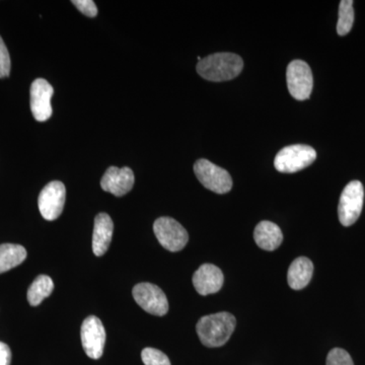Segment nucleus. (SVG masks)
Wrapping results in <instances>:
<instances>
[{"label":"nucleus","instance_id":"nucleus-4","mask_svg":"<svg viewBox=\"0 0 365 365\" xmlns=\"http://www.w3.org/2000/svg\"><path fill=\"white\" fill-rule=\"evenodd\" d=\"M364 189L359 181L350 182L343 190L340 197L338 215L341 225L350 227L354 225L361 215L364 207Z\"/></svg>","mask_w":365,"mask_h":365},{"label":"nucleus","instance_id":"nucleus-17","mask_svg":"<svg viewBox=\"0 0 365 365\" xmlns=\"http://www.w3.org/2000/svg\"><path fill=\"white\" fill-rule=\"evenodd\" d=\"M26 258L23 246L14 244L0 245V274L21 265Z\"/></svg>","mask_w":365,"mask_h":365},{"label":"nucleus","instance_id":"nucleus-6","mask_svg":"<svg viewBox=\"0 0 365 365\" xmlns=\"http://www.w3.org/2000/svg\"><path fill=\"white\" fill-rule=\"evenodd\" d=\"M153 232L158 241L168 251H182L188 244V232L174 218H158L153 225Z\"/></svg>","mask_w":365,"mask_h":365},{"label":"nucleus","instance_id":"nucleus-8","mask_svg":"<svg viewBox=\"0 0 365 365\" xmlns=\"http://www.w3.org/2000/svg\"><path fill=\"white\" fill-rule=\"evenodd\" d=\"M134 299L141 309L153 316L163 317L169 311V302L165 292L157 285L144 282L132 290Z\"/></svg>","mask_w":365,"mask_h":365},{"label":"nucleus","instance_id":"nucleus-15","mask_svg":"<svg viewBox=\"0 0 365 365\" xmlns=\"http://www.w3.org/2000/svg\"><path fill=\"white\" fill-rule=\"evenodd\" d=\"M313 262L306 257L295 259L288 269L287 282L294 290L304 289L313 277Z\"/></svg>","mask_w":365,"mask_h":365},{"label":"nucleus","instance_id":"nucleus-16","mask_svg":"<svg viewBox=\"0 0 365 365\" xmlns=\"http://www.w3.org/2000/svg\"><path fill=\"white\" fill-rule=\"evenodd\" d=\"M254 239L261 249L265 251H274L282 244L283 235L277 225L265 220L257 225L255 228Z\"/></svg>","mask_w":365,"mask_h":365},{"label":"nucleus","instance_id":"nucleus-23","mask_svg":"<svg viewBox=\"0 0 365 365\" xmlns=\"http://www.w3.org/2000/svg\"><path fill=\"white\" fill-rule=\"evenodd\" d=\"M72 4L81 11V14L88 16V18H95L98 14L97 6L93 0H73Z\"/></svg>","mask_w":365,"mask_h":365},{"label":"nucleus","instance_id":"nucleus-9","mask_svg":"<svg viewBox=\"0 0 365 365\" xmlns=\"http://www.w3.org/2000/svg\"><path fill=\"white\" fill-rule=\"evenodd\" d=\"M66 189L63 182L53 181L41 191L39 210L46 220H55L61 215L66 204Z\"/></svg>","mask_w":365,"mask_h":365},{"label":"nucleus","instance_id":"nucleus-19","mask_svg":"<svg viewBox=\"0 0 365 365\" xmlns=\"http://www.w3.org/2000/svg\"><path fill=\"white\" fill-rule=\"evenodd\" d=\"M353 23H354L353 1L352 0H342L339 6V20L337 24L338 35H347L351 31Z\"/></svg>","mask_w":365,"mask_h":365},{"label":"nucleus","instance_id":"nucleus-1","mask_svg":"<svg viewBox=\"0 0 365 365\" xmlns=\"http://www.w3.org/2000/svg\"><path fill=\"white\" fill-rule=\"evenodd\" d=\"M244 68L242 57L234 53H215L201 59L197 64V72L206 81L220 83L232 81Z\"/></svg>","mask_w":365,"mask_h":365},{"label":"nucleus","instance_id":"nucleus-11","mask_svg":"<svg viewBox=\"0 0 365 365\" xmlns=\"http://www.w3.org/2000/svg\"><path fill=\"white\" fill-rule=\"evenodd\" d=\"M52 86L43 78L36 79L31 86V110L37 121H47L52 115Z\"/></svg>","mask_w":365,"mask_h":365},{"label":"nucleus","instance_id":"nucleus-13","mask_svg":"<svg viewBox=\"0 0 365 365\" xmlns=\"http://www.w3.org/2000/svg\"><path fill=\"white\" fill-rule=\"evenodd\" d=\"M222 271L212 264H203L193 275V285L199 294H216L223 285Z\"/></svg>","mask_w":365,"mask_h":365},{"label":"nucleus","instance_id":"nucleus-21","mask_svg":"<svg viewBox=\"0 0 365 365\" xmlns=\"http://www.w3.org/2000/svg\"><path fill=\"white\" fill-rule=\"evenodd\" d=\"M327 365H354L349 353L341 348H334L327 357Z\"/></svg>","mask_w":365,"mask_h":365},{"label":"nucleus","instance_id":"nucleus-24","mask_svg":"<svg viewBox=\"0 0 365 365\" xmlns=\"http://www.w3.org/2000/svg\"><path fill=\"white\" fill-rule=\"evenodd\" d=\"M11 351L6 343L0 342V365H11Z\"/></svg>","mask_w":365,"mask_h":365},{"label":"nucleus","instance_id":"nucleus-7","mask_svg":"<svg viewBox=\"0 0 365 365\" xmlns=\"http://www.w3.org/2000/svg\"><path fill=\"white\" fill-rule=\"evenodd\" d=\"M287 88L290 95L297 101H306L311 97L314 78L311 67L302 60L290 62L287 71Z\"/></svg>","mask_w":365,"mask_h":365},{"label":"nucleus","instance_id":"nucleus-5","mask_svg":"<svg viewBox=\"0 0 365 365\" xmlns=\"http://www.w3.org/2000/svg\"><path fill=\"white\" fill-rule=\"evenodd\" d=\"M197 179L206 189L217 194L228 193L232 188V179L227 170L207 160H197L194 165Z\"/></svg>","mask_w":365,"mask_h":365},{"label":"nucleus","instance_id":"nucleus-10","mask_svg":"<svg viewBox=\"0 0 365 365\" xmlns=\"http://www.w3.org/2000/svg\"><path fill=\"white\" fill-rule=\"evenodd\" d=\"M81 342L90 359H98L102 357L106 344V331L102 322L97 317L90 316L83 321Z\"/></svg>","mask_w":365,"mask_h":365},{"label":"nucleus","instance_id":"nucleus-18","mask_svg":"<svg viewBox=\"0 0 365 365\" xmlns=\"http://www.w3.org/2000/svg\"><path fill=\"white\" fill-rule=\"evenodd\" d=\"M53 289H54V283L49 276H38L28 290V300L31 306H39L46 297L52 294Z\"/></svg>","mask_w":365,"mask_h":365},{"label":"nucleus","instance_id":"nucleus-3","mask_svg":"<svg viewBox=\"0 0 365 365\" xmlns=\"http://www.w3.org/2000/svg\"><path fill=\"white\" fill-rule=\"evenodd\" d=\"M317 151L312 146L294 144L277 153L274 160L275 169L284 174H294L306 169L316 160Z\"/></svg>","mask_w":365,"mask_h":365},{"label":"nucleus","instance_id":"nucleus-2","mask_svg":"<svg viewBox=\"0 0 365 365\" xmlns=\"http://www.w3.org/2000/svg\"><path fill=\"white\" fill-rule=\"evenodd\" d=\"M237 321L227 312L208 314L199 319L196 331L199 339L206 347L215 348L223 346L234 333Z\"/></svg>","mask_w":365,"mask_h":365},{"label":"nucleus","instance_id":"nucleus-12","mask_svg":"<svg viewBox=\"0 0 365 365\" xmlns=\"http://www.w3.org/2000/svg\"><path fill=\"white\" fill-rule=\"evenodd\" d=\"M133 170L129 168H109L101 181V186L104 191L117 197L126 195L133 188Z\"/></svg>","mask_w":365,"mask_h":365},{"label":"nucleus","instance_id":"nucleus-14","mask_svg":"<svg viewBox=\"0 0 365 365\" xmlns=\"http://www.w3.org/2000/svg\"><path fill=\"white\" fill-rule=\"evenodd\" d=\"M114 223L107 213L96 216L93 234V251L96 256H103L109 249L112 242Z\"/></svg>","mask_w":365,"mask_h":365},{"label":"nucleus","instance_id":"nucleus-20","mask_svg":"<svg viewBox=\"0 0 365 365\" xmlns=\"http://www.w3.org/2000/svg\"><path fill=\"white\" fill-rule=\"evenodd\" d=\"M141 359L145 365H170L169 357L155 348H145L141 352Z\"/></svg>","mask_w":365,"mask_h":365},{"label":"nucleus","instance_id":"nucleus-22","mask_svg":"<svg viewBox=\"0 0 365 365\" xmlns=\"http://www.w3.org/2000/svg\"><path fill=\"white\" fill-rule=\"evenodd\" d=\"M11 72V57L4 40L0 37V78H7Z\"/></svg>","mask_w":365,"mask_h":365}]
</instances>
